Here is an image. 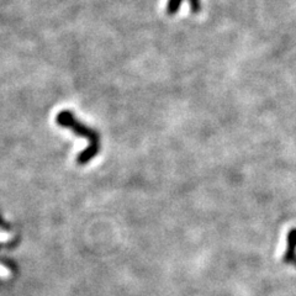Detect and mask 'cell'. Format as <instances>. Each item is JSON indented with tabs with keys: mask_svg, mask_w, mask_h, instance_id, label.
Returning <instances> with one entry per match:
<instances>
[{
	"mask_svg": "<svg viewBox=\"0 0 296 296\" xmlns=\"http://www.w3.org/2000/svg\"><path fill=\"white\" fill-rule=\"evenodd\" d=\"M56 122H57L60 126L68 128V130L73 131L75 135L83 136L88 139L89 144L88 148L85 151H83L82 153H79L77 157V163L83 166V164L89 163L97 153L100 152V135L93 128L85 126L84 124H82L80 121H78L77 117L72 111L69 110H63L61 113L57 114L56 116Z\"/></svg>",
	"mask_w": 296,
	"mask_h": 296,
	"instance_id": "6da1fadb",
	"label": "cell"
},
{
	"mask_svg": "<svg viewBox=\"0 0 296 296\" xmlns=\"http://www.w3.org/2000/svg\"><path fill=\"white\" fill-rule=\"evenodd\" d=\"M286 251L284 254V263H295L296 261V228H291L286 236Z\"/></svg>",
	"mask_w": 296,
	"mask_h": 296,
	"instance_id": "7a4b0ae2",
	"label": "cell"
},
{
	"mask_svg": "<svg viewBox=\"0 0 296 296\" xmlns=\"http://www.w3.org/2000/svg\"><path fill=\"white\" fill-rule=\"evenodd\" d=\"M181 3H183V0H168V3H167L166 13L170 16L175 15V14H177L180 9Z\"/></svg>",
	"mask_w": 296,
	"mask_h": 296,
	"instance_id": "3957f363",
	"label": "cell"
},
{
	"mask_svg": "<svg viewBox=\"0 0 296 296\" xmlns=\"http://www.w3.org/2000/svg\"><path fill=\"white\" fill-rule=\"evenodd\" d=\"M191 13L198 14L201 9V0H188Z\"/></svg>",
	"mask_w": 296,
	"mask_h": 296,
	"instance_id": "277c9868",
	"label": "cell"
},
{
	"mask_svg": "<svg viewBox=\"0 0 296 296\" xmlns=\"http://www.w3.org/2000/svg\"><path fill=\"white\" fill-rule=\"evenodd\" d=\"M295 267H296V261H295Z\"/></svg>",
	"mask_w": 296,
	"mask_h": 296,
	"instance_id": "5b68a950",
	"label": "cell"
}]
</instances>
